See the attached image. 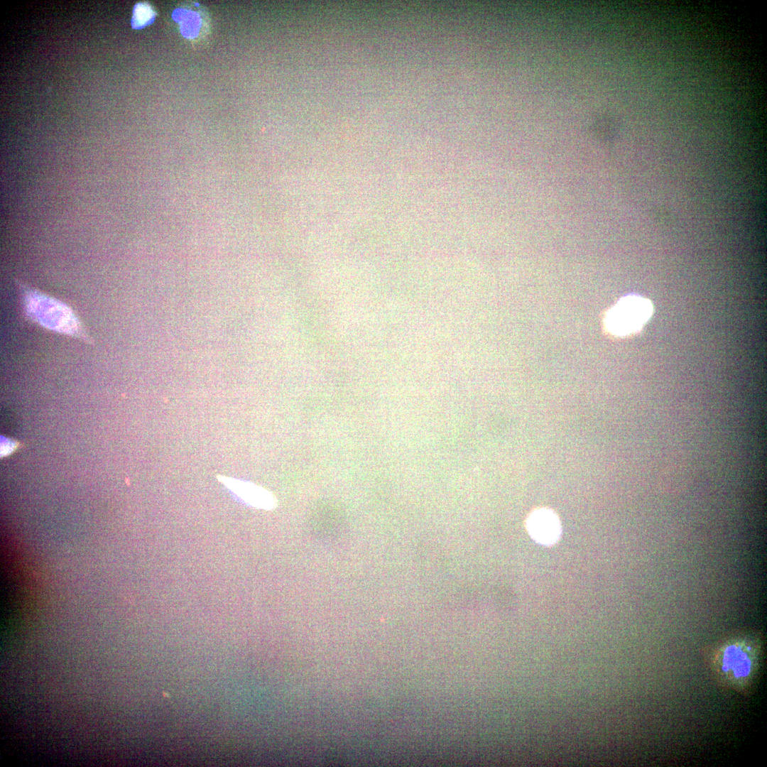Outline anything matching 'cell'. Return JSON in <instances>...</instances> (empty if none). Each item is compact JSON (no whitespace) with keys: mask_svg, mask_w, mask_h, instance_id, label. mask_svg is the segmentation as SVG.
<instances>
[{"mask_svg":"<svg viewBox=\"0 0 767 767\" xmlns=\"http://www.w3.org/2000/svg\"><path fill=\"white\" fill-rule=\"evenodd\" d=\"M228 489L246 505L258 509L272 511L277 507V499L268 490L253 482L229 478L219 475L217 477Z\"/></svg>","mask_w":767,"mask_h":767,"instance_id":"cell-4","label":"cell"},{"mask_svg":"<svg viewBox=\"0 0 767 767\" xmlns=\"http://www.w3.org/2000/svg\"><path fill=\"white\" fill-rule=\"evenodd\" d=\"M653 312L651 301L636 294L619 298L604 313L602 327L614 339H625L638 334Z\"/></svg>","mask_w":767,"mask_h":767,"instance_id":"cell-1","label":"cell"},{"mask_svg":"<svg viewBox=\"0 0 767 767\" xmlns=\"http://www.w3.org/2000/svg\"><path fill=\"white\" fill-rule=\"evenodd\" d=\"M525 523L531 538L542 545H553L561 536L560 518L550 508L541 507L533 509L527 516Z\"/></svg>","mask_w":767,"mask_h":767,"instance_id":"cell-3","label":"cell"},{"mask_svg":"<svg viewBox=\"0 0 767 767\" xmlns=\"http://www.w3.org/2000/svg\"><path fill=\"white\" fill-rule=\"evenodd\" d=\"M26 299L28 314L39 324L50 330L82 336L77 318L66 305L37 291L28 292Z\"/></svg>","mask_w":767,"mask_h":767,"instance_id":"cell-2","label":"cell"},{"mask_svg":"<svg viewBox=\"0 0 767 767\" xmlns=\"http://www.w3.org/2000/svg\"><path fill=\"white\" fill-rule=\"evenodd\" d=\"M156 15V13L148 3H137L134 7L131 26L135 29L142 28L151 23Z\"/></svg>","mask_w":767,"mask_h":767,"instance_id":"cell-5","label":"cell"},{"mask_svg":"<svg viewBox=\"0 0 767 767\" xmlns=\"http://www.w3.org/2000/svg\"><path fill=\"white\" fill-rule=\"evenodd\" d=\"M177 11L180 13L179 10ZM184 12L185 13V15H183L180 13V18H185V20H180L181 32L187 38H192L197 35V31L200 29L201 24V19L198 13L195 11H187L184 10Z\"/></svg>","mask_w":767,"mask_h":767,"instance_id":"cell-6","label":"cell"}]
</instances>
